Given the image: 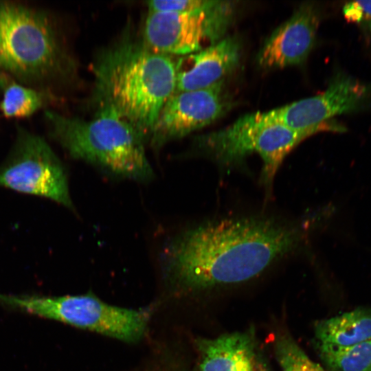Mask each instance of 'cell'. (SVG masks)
I'll use <instances>...</instances> for the list:
<instances>
[{
  "mask_svg": "<svg viewBox=\"0 0 371 371\" xmlns=\"http://www.w3.org/2000/svg\"><path fill=\"white\" fill-rule=\"evenodd\" d=\"M318 346L330 371H371V339L345 348Z\"/></svg>",
  "mask_w": 371,
  "mask_h": 371,
  "instance_id": "cell-16",
  "label": "cell"
},
{
  "mask_svg": "<svg viewBox=\"0 0 371 371\" xmlns=\"http://www.w3.org/2000/svg\"><path fill=\"white\" fill-rule=\"evenodd\" d=\"M274 121L265 112L244 115L229 126L197 137L195 148L219 165L231 166L257 153L263 164L261 181L270 196L274 178L286 155L302 141L313 135Z\"/></svg>",
  "mask_w": 371,
  "mask_h": 371,
  "instance_id": "cell-5",
  "label": "cell"
},
{
  "mask_svg": "<svg viewBox=\"0 0 371 371\" xmlns=\"http://www.w3.org/2000/svg\"><path fill=\"white\" fill-rule=\"evenodd\" d=\"M224 80L208 88L175 92L164 104L147 139L154 148L214 122L230 109Z\"/></svg>",
  "mask_w": 371,
  "mask_h": 371,
  "instance_id": "cell-10",
  "label": "cell"
},
{
  "mask_svg": "<svg viewBox=\"0 0 371 371\" xmlns=\"http://www.w3.org/2000/svg\"><path fill=\"white\" fill-rule=\"evenodd\" d=\"M278 354L282 371H295L292 357L282 340L278 346Z\"/></svg>",
  "mask_w": 371,
  "mask_h": 371,
  "instance_id": "cell-20",
  "label": "cell"
},
{
  "mask_svg": "<svg viewBox=\"0 0 371 371\" xmlns=\"http://www.w3.org/2000/svg\"><path fill=\"white\" fill-rule=\"evenodd\" d=\"M371 104V85L344 73L334 76L322 93L265 112L270 119L291 128L343 132L335 116L358 112Z\"/></svg>",
  "mask_w": 371,
  "mask_h": 371,
  "instance_id": "cell-9",
  "label": "cell"
},
{
  "mask_svg": "<svg viewBox=\"0 0 371 371\" xmlns=\"http://www.w3.org/2000/svg\"><path fill=\"white\" fill-rule=\"evenodd\" d=\"M240 43L233 36L198 52L181 56L176 61L175 92L208 88L222 80L238 65Z\"/></svg>",
  "mask_w": 371,
  "mask_h": 371,
  "instance_id": "cell-12",
  "label": "cell"
},
{
  "mask_svg": "<svg viewBox=\"0 0 371 371\" xmlns=\"http://www.w3.org/2000/svg\"><path fill=\"white\" fill-rule=\"evenodd\" d=\"M0 305L126 342L142 338L150 315L148 308L118 307L88 293L64 296L0 293Z\"/></svg>",
  "mask_w": 371,
  "mask_h": 371,
  "instance_id": "cell-6",
  "label": "cell"
},
{
  "mask_svg": "<svg viewBox=\"0 0 371 371\" xmlns=\"http://www.w3.org/2000/svg\"><path fill=\"white\" fill-rule=\"evenodd\" d=\"M318 345L345 348L371 339V308H357L319 322Z\"/></svg>",
  "mask_w": 371,
  "mask_h": 371,
  "instance_id": "cell-14",
  "label": "cell"
},
{
  "mask_svg": "<svg viewBox=\"0 0 371 371\" xmlns=\"http://www.w3.org/2000/svg\"><path fill=\"white\" fill-rule=\"evenodd\" d=\"M233 12L231 2L211 0L191 11H148L141 39L155 52L172 57L186 56L221 40Z\"/></svg>",
  "mask_w": 371,
  "mask_h": 371,
  "instance_id": "cell-7",
  "label": "cell"
},
{
  "mask_svg": "<svg viewBox=\"0 0 371 371\" xmlns=\"http://www.w3.org/2000/svg\"><path fill=\"white\" fill-rule=\"evenodd\" d=\"M0 187L46 198L74 210L62 161L44 138L20 126L0 166Z\"/></svg>",
  "mask_w": 371,
  "mask_h": 371,
  "instance_id": "cell-8",
  "label": "cell"
},
{
  "mask_svg": "<svg viewBox=\"0 0 371 371\" xmlns=\"http://www.w3.org/2000/svg\"><path fill=\"white\" fill-rule=\"evenodd\" d=\"M199 371H256L253 341L247 333L225 334L197 341Z\"/></svg>",
  "mask_w": 371,
  "mask_h": 371,
  "instance_id": "cell-13",
  "label": "cell"
},
{
  "mask_svg": "<svg viewBox=\"0 0 371 371\" xmlns=\"http://www.w3.org/2000/svg\"><path fill=\"white\" fill-rule=\"evenodd\" d=\"M319 23V12L313 5H300L266 39L257 55L258 65L281 69L304 63L315 44Z\"/></svg>",
  "mask_w": 371,
  "mask_h": 371,
  "instance_id": "cell-11",
  "label": "cell"
},
{
  "mask_svg": "<svg viewBox=\"0 0 371 371\" xmlns=\"http://www.w3.org/2000/svg\"><path fill=\"white\" fill-rule=\"evenodd\" d=\"M0 112L6 118H27L58 100L56 94L0 74Z\"/></svg>",
  "mask_w": 371,
  "mask_h": 371,
  "instance_id": "cell-15",
  "label": "cell"
},
{
  "mask_svg": "<svg viewBox=\"0 0 371 371\" xmlns=\"http://www.w3.org/2000/svg\"><path fill=\"white\" fill-rule=\"evenodd\" d=\"M126 30L91 65L97 109H110L146 138L176 89V60L148 49Z\"/></svg>",
  "mask_w": 371,
  "mask_h": 371,
  "instance_id": "cell-2",
  "label": "cell"
},
{
  "mask_svg": "<svg viewBox=\"0 0 371 371\" xmlns=\"http://www.w3.org/2000/svg\"><path fill=\"white\" fill-rule=\"evenodd\" d=\"M74 72V60L49 11L0 1V74L56 95Z\"/></svg>",
  "mask_w": 371,
  "mask_h": 371,
  "instance_id": "cell-3",
  "label": "cell"
},
{
  "mask_svg": "<svg viewBox=\"0 0 371 371\" xmlns=\"http://www.w3.org/2000/svg\"><path fill=\"white\" fill-rule=\"evenodd\" d=\"M44 117L51 139L71 157L117 179L139 183L153 179L145 137L115 111L97 109L85 119L45 109Z\"/></svg>",
  "mask_w": 371,
  "mask_h": 371,
  "instance_id": "cell-4",
  "label": "cell"
},
{
  "mask_svg": "<svg viewBox=\"0 0 371 371\" xmlns=\"http://www.w3.org/2000/svg\"><path fill=\"white\" fill-rule=\"evenodd\" d=\"M207 0H157L146 1L150 12H186L203 7Z\"/></svg>",
  "mask_w": 371,
  "mask_h": 371,
  "instance_id": "cell-17",
  "label": "cell"
},
{
  "mask_svg": "<svg viewBox=\"0 0 371 371\" xmlns=\"http://www.w3.org/2000/svg\"><path fill=\"white\" fill-rule=\"evenodd\" d=\"M282 341L292 357L295 371H325L319 364L312 361L291 339H283Z\"/></svg>",
  "mask_w": 371,
  "mask_h": 371,
  "instance_id": "cell-19",
  "label": "cell"
},
{
  "mask_svg": "<svg viewBox=\"0 0 371 371\" xmlns=\"http://www.w3.org/2000/svg\"><path fill=\"white\" fill-rule=\"evenodd\" d=\"M343 14L348 21L364 24L371 32V1L348 2L343 8Z\"/></svg>",
  "mask_w": 371,
  "mask_h": 371,
  "instance_id": "cell-18",
  "label": "cell"
},
{
  "mask_svg": "<svg viewBox=\"0 0 371 371\" xmlns=\"http://www.w3.org/2000/svg\"><path fill=\"white\" fill-rule=\"evenodd\" d=\"M313 225L259 216L204 222L165 243L160 267L169 281L190 290L243 282L302 248Z\"/></svg>",
  "mask_w": 371,
  "mask_h": 371,
  "instance_id": "cell-1",
  "label": "cell"
}]
</instances>
